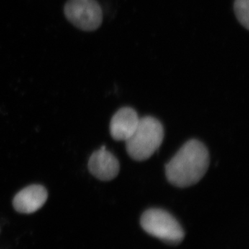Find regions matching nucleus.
Listing matches in <instances>:
<instances>
[{"mask_svg": "<svg viewBox=\"0 0 249 249\" xmlns=\"http://www.w3.org/2000/svg\"><path fill=\"white\" fill-rule=\"evenodd\" d=\"M209 152L199 141L187 142L165 165L167 179L173 186L186 188L199 182L209 169Z\"/></svg>", "mask_w": 249, "mask_h": 249, "instance_id": "nucleus-1", "label": "nucleus"}, {"mask_svg": "<svg viewBox=\"0 0 249 249\" xmlns=\"http://www.w3.org/2000/svg\"><path fill=\"white\" fill-rule=\"evenodd\" d=\"M164 138V129L152 116L141 118L135 132L126 141V150L132 160H148L160 148Z\"/></svg>", "mask_w": 249, "mask_h": 249, "instance_id": "nucleus-2", "label": "nucleus"}, {"mask_svg": "<svg viewBox=\"0 0 249 249\" xmlns=\"http://www.w3.org/2000/svg\"><path fill=\"white\" fill-rule=\"evenodd\" d=\"M140 222L142 229L149 235L168 245H178L184 238L185 232L181 224L164 210H147L142 213Z\"/></svg>", "mask_w": 249, "mask_h": 249, "instance_id": "nucleus-3", "label": "nucleus"}, {"mask_svg": "<svg viewBox=\"0 0 249 249\" xmlns=\"http://www.w3.org/2000/svg\"><path fill=\"white\" fill-rule=\"evenodd\" d=\"M64 14L69 22L82 31H96L103 22L102 9L96 0H68Z\"/></svg>", "mask_w": 249, "mask_h": 249, "instance_id": "nucleus-4", "label": "nucleus"}, {"mask_svg": "<svg viewBox=\"0 0 249 249\" xmlns=\"http://www.w3.org/2000/svg\"><path fill=\"white\" fill-rule=\"evenodd\" d=\"M88 168L95 178L101 181H110L119 175L120 163L103 145L90 157Z\"/></svg>", "mask_w": 249, "mask_h": 249, "instance_id": "nucleus-5", "label": "nucleus"}, {"mask_svg": "<svg viewBox=\"0 0 249 249\" xmlns=\"http://www.w3.org/2000/svg\"><path fill=\"white\" fill-rule=\"evenodd\" d=\"M48 193L45 187L31 185L15 196L13 204L14 209L20 213L30 214L38 211L45 204Z\"/></svg>", "mask_w": 249, "mask_h": 249, "instance_id": "nucleus-6", "label": "nucleus"}, {"mask_svg": "<svg viewBox=\"0 0 249 249\" xmlns=\"http://www.w3.org/2000/svg\"><path fill=\"white\" fill-rule=\"evenodd\" d=\"M140 118L131 107H123L116 111L110 122V133L116 141H126L132 137L138 126Z\"/></svg>", "mask_w": 249, "mask_h": 249, "instance_id": "nucleus-7", "label": "nucleus"}, {"mask_svg": "<svg viewBox=\"0 0 249 249\" xmlns=\"http://www.w3.org/2000/svg\"><path fill=\"white\" fill-rule=\"evenodd\" d=\"M249 0H235L233 6L237 20L247 29H249Z\"/></svg>", "mask_w": 249, "mask_h": 249, "instance_id": "nucleus-8", "label": "nucleus"}]
</instances>
